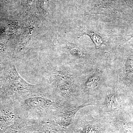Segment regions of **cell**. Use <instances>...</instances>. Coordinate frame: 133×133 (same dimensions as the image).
<instances>
[{"instance_id":"6","label":"cell","mask_w":133,"mask_h":133,"mask_svg":"<svg viewBox=\"0 0 133 133\" xmlns=\"http://www.w3.org/2000/svg\"><path fill=\"white\" fill-rule=\"evenodd\" d=\"M99 76L98 73L94 74L90 78L87 82V86L89 89L95 87L99 79Z\"/></svg>"},{"instance_id":"1","label":"cell","mask_w":133,"mask_h":133,"mask_svg":"<svg viewBox=\"0 0 133 133\" xmlns=\"http://www.w3.org/2000/svg\"><path fill=\"white\" fill-rule=\"evenodd\" d=\"M19 117L22 118H50L64 111L63 105L49 94L37 95L15 102Z\"/></svg>"},{"instance_id":"3","label":"cell","mask_w":133,"mask_h":133,"mask_svg":"<svg viewBox=\"0 0 133 133\" xmlns=\"http://www.w3.org/2000/svg\"><path fill=\"white\" fill-rule=\"evenodd\" d=\"M88 105H85L80 106L76 108L70 110L65 109L64 111L62 112L60 114L58 115L61 117V121L63 124H69L72 121L74 118L75 115L77 113L78 111L84 106Z\"/></svg>"},{"instance_id":"4","label":"cell","mask_w":133,"mask_h":133,"mask_svg":"<svg viewBox=\"0 0 133 133\" xmlns=\"http://www.w3.org/2000/svg\"><path fill=\"white\" fill-rule=\"evenodd\" d=\"M87 35L90 36L94 43L96 48H98L103 43L102 38L95 31L86 29V31L83 33V35Z\"/></svg>"},{"instance_id":"2","label":"cell","mask_w":133,"mask_h":133,"mask_svg":"<svg viewBox=\"0 0 133 133\" xmlns=\"http://www.w3.org/2000/svg\"><path fill=\"white\" fill-rule=\"evenodd\" d=\"M6 76V82L15 101L37 95L48 94L42 84H31L19 75L14 64H10Z\"/></svg>"},{"instance_id":"5","label":"cell","mask_w":133,"mask_h":133,"mask_svg":"<svg viewBox=\"0 0 133 133\" xmlns=\"http://www.w3.org/2000/svg\"><path fill=\"white\" fill-rule=\"evenodd\" d=\"M69 48L71 52L76 56L79 57H83L85 56V53L82 48L77 45H74L72 44H69Z\"/></svg>"}]
</instances>
